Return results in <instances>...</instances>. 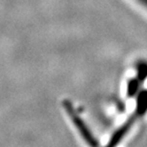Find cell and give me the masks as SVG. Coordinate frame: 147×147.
Listing matches in <instances>:
<instances>
[{
	"label": "cell",
	"instance_id": "obj_1",
	"mask_svg": "<svg viewBox=\"0 0 147 147\" xmlns=\"http://www.w3.org/2000/svg\"><path fill=\"white\" fill-rule=\"evenodd\" d=\"M65 109L67 112H68L69 116L71 117L73 122L75 123V125L76 126V128L78 129V131H79V133L81 134V136L84 138V140L91 145H98V143L96 140L95 137H94L93 134L90 132L89 128L86 126L85 122L80 119V117L76 114V112L74 110L71 103L65 102Z\"/></svg>",
	"mask_w": 147,
	"mask_h": 147
},
{
	"label": "cell",
	"instance_id": "obj_2",
	"mask_svg": "<svg viewBox=\"0 0 147 147\" xmlns=\"http://www.w3.org/2000/svg\"><path fill=\"white\" fill-rule=\"evenodd\" d=\"M140 81L138 78H134L128 82V87H127V95L128 96H133L136 95V93L139 90Z\"/></svg>",
	"mask_w": 147,
	"mask_h": 147
},
{
	"label": "cell",
	"instance_id": "obj_3",
	"mask_svg": "<svg viewBox=\"0 0 147 147\" xmlns=\"http://www.w3.org/2000/svg\"><path fill=\"white\" fill-rule=\"evenodd\" d=\"M147 78V63L140 62L138 65V79L142 82Z\"/></svg>",
	"mask_w": 147,
	"mask_h": 147
},
{
	"label": "cell",
	"instance_id": "obj_4",
	"mask_svg": "<svg viewBox=\"0 0 147 147\" xmlns=\"http://www.w3.org/2000/svg\"><path fill=\"white\" fill-rule=\"evenodd\" d=\"M139 1L142 3V4H143V5L147 7V0H139Z\"/></svg>",
	"mask_w": 147,
	"mask_h": 147
}]
</instances>
